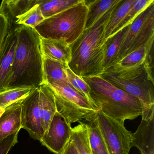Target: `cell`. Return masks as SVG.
<instances>
[{"label": "cell", "instance_id": "6da1fadb", "mask_svg": "<svg viewBox=\"0 0 154 154\" xmlns=\"http://www.w3.org/2000/svg\"><path fill=\"white\" fill-rule=\"evenodd\" d=\"M18 43L8 87L44 84L43 57L40 36L35 29L26 26H16Z\"/></svg>", "mask_w": 154, "mask_h": 154}, {"label": "cell", "instance_id": "7a4b0ae2", "mask_svg": "<svg viewBox=\"0 0 154 154\" xmlns=\"http://www.w3.org/2000/svg\"><path fill=\"white\" fill-rule=\"evenodd\" d=\"M116 6L92 27L85 29L81 36L70 45L71 58L68 67L76 75L89 77L100 76L104 72V29Z\"/></svg>", "mask_w": 154, "mask_h": 154}, {"label": "cell", "instance_id": "3957f363", "mask_svg": "<svg viewBox=\"0 0 154 154\" xmlns=\"http://www.w3.org/2000/svg\"><path fill=\"white\" fill-rule=\"evenodd\" d=\"M153 66L146 61L130 67L112 66L100 76L137 98L142 106V119L154 117Z\"/></svg>", "mask_w": 154, "mask_h": 154}, {"label": "cell", "instance_id": "277c9868", "mask_svg": "<svg viewBox=\"0 0 154 154\" xmlns=\"http://www.w3.org/2000/svg\"><path fill=\"white\" fill-rule=\"evenodd\" d=\"M82 77L90 87V96L97 110L123 123L141 116L142 105L137 98L100 76Z\"/></svg>", "mask_w": 154, "mask_h": 154}, {"label": "cell", "instance_id": "5b68a950", "mask_svg": "<svg viewBox=\"0 0 154 154\" xmlns=\"http://www.w3.org/2000/svg\"><path fill=\"white\" fill-rule=\"evenodd\" d=\"M88 8L85 0L48 18L35 29L41 37L63 40L71 45L85 30Z\"/></svg>", "mask_w": 154, "mask_h": 154}, {"label": "cell", "instance_id": "8992f818", "mask_svg": "<svg viewBox=\"0 0 154 154\" xmlns=\"http://www.w3.org/2000/svg\"><path fill=\"white\" fill-rule=\"evenodd\" d=\"M46 85L54 93L57 113L69 124L81 122L87 114L97 110L70 85L57 81Z\"/></svg>", "mask_w": 154, "mask_h": 154}, {"label": "cell", "instance_id": "52a82bcc", "mask_svg": "<svg viewBox=\"0 0 154 154\" xmlns=\"http://www.w3.org/2000/svg\"><path fill=\"white\" fill-rule=\"evenodd\" d=\"M154 40V2L138 15L129 26L113 65L127 55Z\"/></svg>", "mask_w": 154, "mask_h": 154}, {"label": "cell", "instance_id": "ba28073f", "mask_svg": "<svg viewBox=\"0 0 154 154\" xmlns=\"http://www.w3.org/2000/svg\"><path fill=\"white\" fill-rule=\"evenodd\" d=\"M103 139L108 154H129L131 146V132L124 123L97 110L90 113Z\"/></svg>", "mask_w": 154, "mask_h": 154}, {"label": "cell", "instance_id": "9c48e42d", "mask_svg": "<svg viewBox=\"0 0 154 154\" xmlns=\"http://www.w3.org/2000/svg\"><path fill=\"white\" fill-rule=\"evenodd\" d=\"M22 128L26 130L32 138L40 140L45 131L39 107V90L35 88L21 103Z\"/></svg>", "mask_w": 154, "mask_h": 154}, {"label": "cell", "instance_id": "30bf717a", "mask_svg": "<svg viewBox=\"0 0 154 154\" xmlns=\"http://www.w3.org/2000/svg\"><path fill=\"white\" fill-rule=\"evenodd\" d=\"M72 129L71 124L57 112L39 141L51 152L59 154L70 139Z\"/></svg>", "mask_w": 154, "mask_h": 154}, {"label": "cell", "instance_id": "8fae6325", "mask_svg": "<svg viewBox=\"0 0 154 154\" xmlns=\"http://www.w3.org/2000/svg\"><path fill=\"white\" fill-rule=\"evenodd\" d=\"M17 43L16 26H10L8 34L0 50V91L8 87Z\"/></svg>", "mask_w": 154, "mask_h": 154}, {"label": "cell", "instance_id": "7c38bea8", "mask_svg": "<svg viewBox=\"0 0 154 154\" xmlns=\"http://www.w3.org/2000/svg\"><path fill=\"white\" fill-rule=\"evenodd\" d=\"M131 136L132 147H137L141 154H154V117L147 120L141 119Z\"/></svg>", "mask_w": 154, "mask_h": 154}, {"label": "cell", "instance_id": "4fadbf2b", "mask_svg": "<svg viewBox=\"0 0 154 154\" xmlns=\"http://www.w3.org/2000/svg\"><path fill=\"white\" fill-rule=\"evenodd\" d=\"M23 100L6 108L0 117V142L22 128L21 110Z\"/></svg>", "mask_w": 154, "mask_h": 154}, {"label": "cell", "instance_id": "5bb4252c", "mask_svg": "<svg viewBox=\"0 0 154 154\" xmlns=\"http://www.w3.org/2000/svg\"><path fill=\"white\" fill-rule=\"evenodd\" d=\"M40 48L44 58L67 64L71 60V46L63 40L40 37Z\"/></svg>", "mask_w": 154, "mask_h": 154}, {"label": "cell", "instance_id": "9a60e30c", "mask_svg": "<svg viewBox=\"0 0 154 154\" xmlns=\"http://www.w3.org/2000/svg\"><path fill=\"white\" fill-rule=\"evenodd\" d=\"M39 107L45 132L47 130L51 121L57 112L54 93L47 85L38 87Z\"/></svg>", "mask_w": 154, "mask_h": 154}, {"label": "cell", "instance_id": "2e32d148", "mask_svg": "<svg viewBox=\"0 0 154 154\" xmlns=\"http://www.w3.org/2000/svg\"><path fill=\"white\" fill-rule=\"evenodd\" d=\"M38 0H4L0 5V13L14 26L16 18L38 3Z\"/></svg>", "mask_w": 154, "mask_h": 154}, {"label": "cell", "instance_id": "e0dca14e", "mask_svg": "<svg viewBox=\"0 0 154 154\" xmlns=\"http://www.w3.org/2000/svg\"><path fill=\"white\" fill-rule=\"evenodd\" d=\"M120 1L121 0H85V2L88 8L85 29L92 27L101 18Z\"/></svg>", "mask_w": 154, "mask_h": 154}, {"label": "cell", "instance_id": "ac0fdd59", "mask_svg": "<svg viewBox=\"0 0 154 154\" xmlns=\"http://www.w3.org/2000/svg\"><path fill=\"white\" fill-rule=\"evenodd\" d=\"M44 84L57 81L72 87L66 74L68 64L43 57Z\"/></svg>", "mask_w": 154, "mask_h": 154}, {"label": "cell", "instance_id": "d6986e66", "mask_svg": "<svg viewBox=\"0 0 154 154\" xmlns=\"http://www.w3.org/2000/svg\"><path fill=\"white\" fill-rule=\"evenodd\" d=\"M129 25L111 36L104 42L103 44L104 71L114 65L124 35L128 31Z\"/></svg>", "mask_w": 154, "mask_h": 154}, {"label": "cell", "instance_id": "ffe728a7", "mask_svg": "<svg viewBox=\"0 0 154 154\" xmlns=\"http://www.w3.org/2000/svg\"><path fill=\"white\" fill-rule=\"evenodd\" d=\"M135 0H121L114 8L104 29V42L111 36L128 13Z\"/></svg>", "mask_w": 154, "mask_h": 154}, {"label": "cell", "instance_id": "44dd1931", "mask_svg": "<svg viewBox=\"0 0 154 154\" xmlns=\"http://www.w3.org/2000/svg\"><path fill=\"white\" fill-rule=\"evenodd\" d=\"M35 88L31 86H17L0 91V108L6 109L15 103L26 99Z\"/></svg>", "mask_w": 154, "mask_h": 154}, {"label": "cell", "instance_id": "7402d4cb", "mask_svg": "<svg viewBox=\"0 0 154 154\" xmlns=\"http://www.w3.org/2000/svg\"><path fill=\"white\" fill-rule=\"evenodd\" d=\"M79 122L78 125L72 129L70 139L79 154H93L87 124L82 122Z\"/></svg>", "mask_w": 154, "mask_h": 154}, {"label": "cell", "instance_id": "603a6c76", "mask_svg": "<svg viewBox=\"0 0 154 154\" xmlns=\"http://www.w3.org/2000/svg\"><path fill=\"white\" fill-rule=\"evenodd\" d=\"M81 1V0H38L43 17L45 19L59 14Z\"/></svg>", "mask_w": 154, "mask_h": 154}, {"label": "cell", "instance_id": "cb8c5ba5", "mask_svg": "<svg viewBox=\"0 0 154 154\" xmlns=\"http://www.w3.org/2000/svg\"><path fill=\"white\" fill-rule=\"evenodd\" d=\"M153 50L154 41L127 55L112 66L121 67H130L144 63L146 61L149 55Z\"/></svg>", "mask_w": 154, "mask_h": 154}, {"label": "cell", "instance_id": "d4e9b609", "mask_svg": "<svg viewBox=\"0 0 154 154\" xmlns=\"http://www.w3.org/2000/svg\"><path fill=\"white\" fill-rule=\"evenodd\" d=\"M84 119L87 122L89 132V141L92 151L99 154H108L103 139L90 113L87 114Z\"/></svg>", "mask_w": 154, "mask_h": 154}, {"label": "cell", "instance_id": "484cf974", "mask_svg": "<svg viewBox=\"0 0 154 154\" xmlns=\"http://www.w3.org/2000/svg\"><path fill=\"white\" fill-rule=\"evenodd\" d=\"M45 20V18L42 15L38 0V3L34 7L24 14L17 17L14 23V26H26L35 29Z\"/></svg>", "mask_w": 154, "mask_h": 154}, {"label": "cell", "instance_id": "4316f807", "mask_svg": "<svg viewBox=\"0 0 154 154\" xmlns=\"http://www.w3.org/2000/svg\"><path fill=\"white\" fill-rule=\"evenodd\" d=\"M154 2V0H135V2L122 21L120 23L118 27L113 31L111 35L121 30L125 27L130 25L138 15H139L151 3Z\"/></svg>", "mask_w": 154, "mask_h": 154}, {"label": "cell", "instance_id": "83f0119b", "mask_svg": "<svg viewBox=\"0 0 154 154\" xmlns=\"http://www.w3.org/2000/svg\"><path fill=\"white\" fill-rule=\"evenodd\" d=\"M66 74L68 80L74 89L76 90L80 94L86 98L90 102V103L95 108L90 96L91 89L82 77L76 75L73 72H72V70L68 67V66L66 69Z\"/></svg>", "mask_w": 154, "mask_h": 154}, {"label": "cell", "instance_id": "f1b7e54d", "mask_svg": "<svg viewBox=\"0 0 154 154\" xmlns=\"http://www.w3.org/2000/svg\"><path fill=\"white\" fill-rule=\"evenodd\" d=\"M20 131L10 135L0 142V154H8L10 150L17 143Z\"/></svg>", "mask_w": 154, "mask_h": 154}, {"label": "cell", "instance_id": "f546056e", "mask_svg": "<svg viewBox=\"0 0 154 154\" xmlns=\"http://www.w3.org/2000/svg\"><path fill=\"white\" fill-rule=\"evenodd\" d=\"M10 25L7 19L0 13V50L9 31Z\"/></svg>", "mask_w": 154, "mask_h": 154}, {"label": "cell", "instance_id": "4dcf8cb0", "mask_svg": "<svg viewBox=\"0 0 154 154\" xmlns=\"http://www.w3.org/2000/svg\"><path fill=\"white\" fill-rule=\"evenodd\" d=\"M59 154H79L71 139Z\"/></svg>", "mask_w": 154, "mask_h": 154}, {"label": "cell", "instance_id": "1f68e13d", "mask_svg": "<svg viewBox=\"0 0 154 154\" xmlns=\"http://www.w3.org/2000/svg\"><path fill=\"white\" fill-rule=\"evenodd\" d=\"M4 111H5V109H3V108H0V117L2 115Z\"/></svg>", "mask_w": 154, "mask_h": 154}, {"label": "cell", "instance_id": "d6a6232c", "mask_svg": "<svg viewBox=\"0 0 154 154\" xmlns=\"http://www.w3.org/2000/svg\"><path fill=\"white\" fill-rule=\"evenodd\" d=\"M93 154H99V153H97V152H94V151H92Z\"/></svg>", "mask_w": 154, "mask_h": 154}]
</instances>
